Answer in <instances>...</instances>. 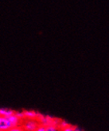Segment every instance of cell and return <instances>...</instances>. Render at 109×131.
<instances>
[{
    "label": "cell",
    "instance_id": "cell-1",
    "mask_svg": "<svg viewBox=\"0 0 109 131\" xmlns=\"http://www.w3.org/2000/svg\"><path fill=\"white\" fill-rule=\"evenodd\" d=\"M37 120L39 121L40 124L44 126H50V125L58 126L59 122H60V119H58L57 118H54V117L51 116V115L42 114H40Z\"/></svg>",
    "mask_w": 109,
    "mask_h": 131
},
{
    "label": "cell",
    "instance_id": "cell-2",
    "mask_svg": "<svg viewBox=\"0 0 109 131\" xmlns=\"http://www.w3.org/2000/svg\"><path fill=\"white\" fill-rule=\"evenodd\" d=\"M41 124L37 119H23L21 123V126L25 131H34Z\"/></svg>",
    "mask_w": 109,
    "mask_h": 131
},
{
    "label": "cell",
    "instance_id": "cell-3",
    "mask_svg": "<svg viewBox=\"0 0 109 131\" xmlns=\"http://www.w3.org/2000/svg\"><path fill=\"white\" fill-rule=\"evenodd\" d=\"M12 127H14L12 124L10 116H0V130L8 131Z\"/></svg>",
    "mask_w": 109,
    "mask_h": 131
},
{
    "label": "cell",
    "instance_id": "cell-4",
    "mask_svg": "<svg viewBox=\"0 0 109 131\" xmlns=\"http://www.w3.org/2000/svg\"><path fill=\"white\" fill-rule=\"evenodd\" d=\"M23 116H24V119L28 118V119H37L38 117L41 113L36 111L33 110H26V111H23Z\"/></svg>",
    "mask_w": 109,
    "mask_h": 131
},
{
    "label": "cell",
    "instance_id": "cell-5",
    "mask_svg": "<svg viewBox=\"0 0 109 131\" xmlns=\"http://www.w3.org/2000/svg\"><path fill=\"white\" fill-rule=\"evenodd\" d=\"M14 111L8 108H0V116H10L14 114Z\"/></svg>",
    "mask_w": 109,
    "mask_h": 131
},
{
    "label": "cell",
    "instance_id": "cell-6",
    "mask_svg": "<svg viewBox=\"0 0 109 131\" xmlns=\"http://www.w3.org/2000/svg\"><path fill=\"white\" fill-rule=\"evenodd\" d=\"M45 131H61L58 126L55 125H50L45 126Z\"/></svg>",
    "mask_w": 109,
    "mask_h": 131
},
{
    "label": "cell",
    "instance_id": "cell-7",
    "mask_svg": "<svg viewBox=\"0 0 109 131\" xmlns=\"http://www.w3.org/2000/svg\"><path fill=\"white\" fill-rule=\"evenodd\" d=\"M69 125H70V123H69L68 122H67V121H65V120H60L59 124H58V126H59V128L61 129H64V128L68 126Z\"/></svg>",
    "mask_w": 109,
    "mask_h": 131
},
{
    "label": "cell",
    "instance_id": "cell-8",
    "mask_svg": "<svg viewBox=\"0 0 109 131\" xmlns=\"http://www.w3.org/2000/svg\"><path fill=\"white\" fill-rule=\"evenodd\" d=\"M8 131H25L23 129V128L20 126H14V127H12L11 129H10Z\"/></svg>",
    "mask_w": 109,
    "mask_h": 131
},
{
    "label": "cell",
    "instance_id": "cell-9",
    "mask_svg": "<svg viewBox=\"0 0 109 131\" xmlns=\"http://www.w3.org/2000/svg\"><path fill=\"white\" fill-rule=\"evenodd\" d=\"M61 131H75V126H72V125H69L68 126L64 128V129H61Z\"/></svg>",
    "mask_w": 109,
    "mask_h": 131
},
{
    "label": "cell",
    "instance_id": "cell-10",
    "mask_svg": "<svg viewBox=\"0 0 109 131\" xmlns=\"http://www.w3.org/2000/svg\"><path fill=\"white\" fill-rule=\"evenodd\" d=\"M34 131H45V126H44L42 125H40Z\"/></svg>",
    "mask_w": 109,
    "mask_h": 131
},
{
    "label": "cell",
    "instance_id": "cell-11",
    "mask_svg": "<svg viewBox=\"0 0 109 131\" xmlns=\"http://www.w3.org/2000/svg\"><path fill=\"white\" fill-rule=\"evenodd\" d=\"M75 131H84V130L78 126H75Z\"/></svg>",
    "mask_w": 109,
    "mask_h": 131
},
{
    "label": "cell",
    "instance_id": "cell-12",
    "mask_svg": "<svg viewBox=\"0 0 109 131\" xmlns=\"http://www.w3.org/2000/svg\"><path fill=\"white\" fill-rule=\"evenodd\" d=\"M0 131H2V130H0Z\"/></svg>",
    "mask_w": 109,
    "mask_h": 131
}]
</instances>
